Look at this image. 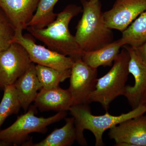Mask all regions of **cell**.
<instances>
[{
	"instance_id": "obj_1",
	"label": "cell",
	"mask_w": 146,
	"mask_h": 146,
	"mask_svg": "<svg viewBox=\"0 0 146 146\" xmlns=\"http://www.w3.org/2000/svg\"><path fill=\"white\" fill-rule=\"evenodd\" d=\"M82 11L81 7L69 5L57 13L55 20L46 27L36 29L28 27L26 29L50 49L70 57L74 60L82 58L83 51L69 29L71 20Z\"/></svg>"
},
{
	"instance_id": "obj_2",
	"label": "cell",
	"mask_w": 146,
	"mask_h": 146,
	"mask_svg": "<svg viewBox=\"0 0 146 146\" xmlns=\"http://www.w3.org/2000/svg\"><path fill=\"white\" fill-rule=\"evenodd\" d=\"M69 111L74 119L76 141L78 143L82 146L87 145L84 131L88 130L95 136V145L103 146L104 145L103 135L105 131L126 120L143 115L146 112V107L140 104L130 112L118 116L110 115L107 111L103 115H93L88 104L72 106Z\"/></svg>"
},
{
	"instance_id": "obj_3",
	"label": "cell",
	"mask_w": 146,
	"mask_h": 146,
	"mask_svg": "<svg viewBox=\"0 0 146 146\" xmlns=\"http://www.w3.org/2000/svg\"><path fill=\"white\" fill-rule=\"evenodd\" d=\"M81 2L82 15L74 36L82 50H96L113 42L114 34L105 22L100 0H81Z\"/></svg>"
},
{
	"instance_id": "obj_4",
	"label": "cell",
	"mask_w": 146,
	"mask_h": 146,
	"mask_svg": "<svg viewBox=\"0 0 146 146\" xmlns=\"http://www.w3.org/2000/svg\"><path fill=\"white\" fill-rule=\"evenodd\" d=\"M123 47L109 72L98 79L96 89L90 95L88 103H99L107 111L112 101L124 96L129 74L130 56L127 50Z\"/></svg>"
},
{
	"instance_id": "obj_5",
	"label": "cell",
	"mask_w": 146,
	"mask_h": 146,
	"mask_svg": "<svg viewBox=\"0 0 146 146\" xmlns=\"http://www.w3.org/2000/svg\"><path fill=\"white\" fill-rule=\"evenodd\" d=\"M36 108L35 106H30L28 111L18 117L11 125L0 131V140L8 143L10 146H23L29 141L30 133H45L47 127L63 119L67 115L66 111H62L44 118L36 117Z\"/></svg>"
},
{
	"instance_id": "obj_6",
	"label": "cell",
	"mask_w": 146,
	"mask_h": 146,
	"mask_svg": "<svg viewBox=\"0 0 146 146\" xmlns=\"http://www.w3.org/2000/svg\"><path fill=\"white\" fill-rule=\"evenodd\" d=\"M32 63L26 50L16 42L0 52V88L4 90L6 86L14 84Z\"/></svg>"
},
{
	"instance_id": "obj_7",
	"label": "cell",
	"mask_w": 146,
	"mask_h": 146,
	"mask_svg": "<svg viewBox=\"0 0 146 146\" xmlns=\"http://www.w3.org/2000/svg\"><path fill=\"white\" fill-rule=\"evenodd\" d=\"M97 76L98 69L89 66L82 58L74 60L71 68L68 89L72 96V106L89 104V97L96 89Z\"/></svg>"
},
{
	"instance_id": "obj_8",
	"label": "cell",
	"mask_w": 146,
	"mask_h": 146,
	"mask_svg": "<svg viewBox=\"0 0 146 146\" xmlns=\"http://www.w3.org/2000/svg\"><path fill=\"white\" fill-rule=\"evenodd\" d=\"M13 42L23 46L28 53L32 62L37 65L65 70L71 69L74 61L70 57L37 44L31 37L23 35L22 31H16Z\"/></svg>"
},
{
	"instance_id": "obj_9",
	"label": "cell",
	"mask_w": 146,
	"mask_h": 146,
	"mask_svg": "<svg viewBox=\"0 0 146 146\" xmlns=\"http://www.w3.org/2000/svg\"><path fill=\"white\" fill-rule=\"evenodd\" d=\"M146 11V0H115L112 8L103 13L108 27L123 32Z\"/></svg>"
},
{
	"instance_id": "obj_10",
	"label": "cell",
	"mask_w": 146,
	"mask_h": 146,
	"mask_svg": "<svg viewBox=\"0 0 146 146\" xmlns=\"http://www.w3.org/2000/svg\"><path fill=\"white\" fill-rule=\"evenodd\" d=\"M108 136L116 146H146V116L126 120L109 129Z\"/></svg>"
},
{
	"instance_id": "obj_11",
	"label": "cell",
	"mask_w": 146,
	"mask_h": 146,
	"mask_svg": "<svg viewBox=\"0 0 146 146\" xmlns=\"http://www.w3.org/2000/svg\"><path fill=\"white\" fill-rule=\"evenodd\" d=\"M130 56L129 63V74L133 76L135 84L126 86L124 96L133 109L141 104L146 96V64L143 61L134 47L124 45Z\"/></svg>"
},
{
	"instance_id": "obj_12",
	"label": "cell",
	"mask_w": 146,
	"mask_h": 146,
	"mask_svg": "<svg viewBox=\"0 0 146 146\" xmlns=\"http://www.w3.org/2000/svg\"><path fill=\"white\" fill-rule=\"evenodd\" d=\"M40 0H0L1 9L16 31L26 29Z\"/></svg>"
},
{
	"instance_id": "obj_13",
	"label": "cell",
	"mask_w": 146,
	"mask_h": 146,
	"mask_svg": "<svg viewBox=\"0 0 146 146\" xmlns=\"http://www.w3.org/2000/svg\"><path fill=\"white\" fill-rule=\"evenodd\" d=\"M34 106L42 112L68 111L72 106L70 92L69 89L59 86L49 89L42 88L37 94Z\"/></svg>"
},
{
	"instance_id": "obj_14",
	"label": "cell",
	"mask_w": 146,
	"mask_h": 146,
	"mask_svg": "<svg viewBox=\"0 0 146 146\" xmlns=\"http://www.w3.org/2000/svg\"><path fill=\"white\" fill-rule=\"evenodd\" d=\"M21 108L26 112L32 103L34 102L38 91L42 87L36 74L35 65L30 67L14 84Z\"/></svg>"
},
{
	"instance_id": "obj_15",
	"label": "cell",
	"mask_w": 146,
	"mask_h": 146,
	"mask_svg": "<svg viewBox=\"0 0 146 146\" xmlns=\"http://www.w3.org/2000/svg\"><path fill=\"white\" fill-rule=\"evenodd\" d=\"M65 125L60 128L55 129L45 139L38 143H33L31 140L23 146H69L76 140V131L74 119L72 117L65 119Z\"/></svg>"
},
{
	"instance_id": "obj_16",
	"label": "cell",
	"mask_w": 146,
	"mask_h": 146,
	"mask_svg": "<svg viewBox=\"0 0 146 146\" xmlns=\"http://www.w3.org/2000/svg\"><path fill=\"white\" fill-rule=\"evenodd\" d=\"M123 46L119 39L113 41L99 49L90 52H83L82 59L87 65L98 69L100 66L111 67Z\"/></svg>"
},
{
	"instance_id": "obj_17",
	"label": "cell",
	"mask_w": 146,
	"mask_h": 146,
	"mask_svg": "<svg viewBox=\"0 0 146 146\" xmlns=\"http://www.w3.org/2000/svg\"><path fill=\"white\" fill-rule=\"evenodd\" d=\"M122 33L119 40L123 46L137 47L146 42V11L138 16Z\"/></svg>"
},
{
	"instance_id": "obj_18",
	"label": "cell",
	"mask_w": 146,
	"mask_h": 146,
	"mask_svg": "<svg viewBox=\"0 0 146 146\" xmlns=\"http://www.w3.org/2000/svg\"><path fill=\"white\" fill-rule=\"evenodd\" d=\"M37 77L42 88L49 89L59 86L71 75V69L60 70L43 65H35Z\"/></svg>"
},
{
	"instance_id": "obj_19",
	"label": "cell",
	"mask_w": 146,
	"mask_h": 146,
	"mask_svg": "<svg viewBox=\"0 0 146 146\" xmlns=\"http://www.w3.org/2000/svg\"><path fill=\"white\" fill-rule=\"evenodd\" d=\"M59 1L40 0L33 17L28 24V27L43 29L51 23L57 16V13L54 12V8Z\"/></svg>"
},
{
	"instance_id": "obj_20",
	"label": "cell",
	"mask_w": 146,
	"mask_h": 146,
	"mask_svg": "<svg viewBox=\"0 0 146 146\" xmlns=\"http://www.w3.org/2000/svg\"><path fill=\"white\" fill-rule=\"evenodd\" d=\"M0 103V131L3 124L9 116L18 113L21 106L14 84L6 86Z\"/></svg>"
},
{
	"instance_id": "obj_21",
	"label": "cell",
	"mask_w": 146,
	"mask_h": 146,
	"mask_svg": "<svg viewBox=\"0 0 146 146\" xmlns=\"http://www.w3.org/2000/svg\"><path fill=\"white\" fill-rule=\"evenodd\" d=\"M16 30L0 8V52L9 48L13 43Z\"/></svg>"
},
{
	"instance_id": "obj_22",
	"label": "cell",
	"mask_w": 146,
	"mask_h": 146,
	"mask_svg": "<svg viewBox=\"0 0 146 146\" xmlns=\"http://www.w3.org/2000/svg\"><path fill=\"white\" fill-rule=\"evenodd\" d=\"M143 61L146 64V42L137 47H134Z\"/></svg>"
},
{
	"instance_id": "obj_23",
	"label": "cell",
	"mask_w": 146,
	"mask_h": 146,
	"mask_svg": "<svg viewBox=\"0 0 146 146\" xmlns=\"http://www.w3.org/2000/svg\"><path fill=\"white\" fill-rule=\"evenodd\" d=\"M10 146L8 143H6V142H5V141H1L0 140V146Z\"/></svg>"
},
{
	"instance_id": "obj_24",
	"label": "cell",
	"mask_w": 146,
	"mask_h": 146,
	"mask_svg": "<svg viewBox=\"0 0 146 146\" xmlns=\"http://www.w3.org/2000/svg\"><path fill=\"white\" fill-rule=\"evenodd\" d=\"M89 1H96L97 0H89Z\"/></svg>"
}]
</instances>
